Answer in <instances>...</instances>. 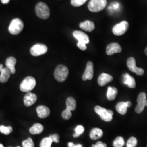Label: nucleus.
<instances>
[{"label":"nucleus","mask_w":147,"mask_h":147,"mask_svg":"<svg viewBox=\"0 0 147 147\" xmlns=\"http://www.w3.org/2000/svg\"><path fill=\"white\" fill-rule=\"evenodd\" d=\"M118 94V90L115 87H109L107 92V98L110 101L115 100Z\"/></svg>","instance_id":"nucleus-23"},{"label":"nucleus","mask_w":147,"mask_h":147,"mask_svg":"<svg viewBox=\"0 0 147 147\" xmlns=\"http://www.w3.org/2000/svg\"><path fill=\"white\" fill-rule=\"evenodd\" d=\"M49 137L52 139L53 142L55 143H59V136L58 134H53Z\"/></svg>","instance_id":"nucleus-34"},{"label":"nucleus","mask_w":147,"mask_h":147,"mask_svg":"<svg viewBox=\"0 0 147 147\" xmlns=\"http://www.w3.org/2000/svg\"><path fill=\"white\" fill-rule=\"evenodd\" d=\"M37 115L40 118H45L50 115V110L45 106L40 105L38 106L36 109Z\"/></svg>","instance_id":"nucleus-15"},{"label":"nucleus","mask_w":147,"mask_h":147,"mask_svg":"<svg viewBox=\"0 0 147 147\" xmlns=\"http://www.w3.org/2000/svg\"><path fill=\"white\" fill-rule=\"evenodd\" d=\"M113 80V77L107 74L102 73L98 78V84L100 86H104Z\"/></svg>","instance_id":"nucleus-16"},{"label":"nucleus","mask_w":147,"mask_h":147,"mask_svg":"<svg viewBox=\"0 0 147 147\" xmlns=\"http://www.w3.org/2000/svg\"><path fill=\"white\" fill-rule=\"evenodd\" d=\"M147 100V96L145 93H141L137 97V105L135 107V112L137 113H141L144 110L146 106V102Z\"/></svg>","instance_id":"nucleus-9"},{"label":"nucleus","mask_w":147,"mask_h":147,"mask_svg":"<svg viewBox=\"0 0 147 147\" xmlns=\"http://www.w3.org/2000/svg\"><path fill=\"white\" fill-rule=\"evenodd\" d=\"M84 127L82 125H78L76 126L75 129V132L78 134L79 135L82 134L84 132Z\"/></svg>","instance_id":"nucleus-33"},{"label":"nucleus","mask_w":147,"mask_h":147,"mask_svg":"<svg viewBox=\"0 0 147 147\" xmlns=\"http://www.w3.org/2000/svg\"><path fill=\"white\" fill-rule=\"evenodd\" d=\"M127 108L126 102H120L116 105V110L122 115H124L126 113Z\"/></svg>","instance_id":"nucleus-24"},{"label":"nucleus","mask_w":147,"mask_h":147,"mask_svg":"<svg viewBox=\"0 0 147 147\" xmlns=\"http://www.w3.org/2000/svg\"><path fill=\"white\" fill-rule=\"evenodd\" d=\"M127 66L129 69L133 73L136 74L138 75H142L144 73V70L142 68H137L136 65V61L134 57H130L127 61Z\"/></svg>","instance_id":"nucleus-10"},{"label":"nucleus","mask_w":147,"mask_h":147,"mask_svg":"<svg viewBox=\"0 0 147 147\" xmlns=\"http://www.w3.org/2000/svg\"><path fill=\"white\" fill-rule=\"evenodd\" d=\"M0 82L1 83H5L8 81L11 76V73L9 69L3 68L0 71Z\"/></svg>","instance_id":"nucleus-20"},{"label":"nucleus","mask_w":147,"mask_h":147,"mask_svg":"<svg viewBox=\"0 0 147 147\" xmlns=\"http://www.w3.org/2000/svg\"><path fill=\"white\" fill-rule=\"evenodd\" d=\"M87 0H71V4L74 7H80L84 4Z\"/></svg>","instance_id":"nucleus-32"},{"label":"nucleus","mask_w":147,"mask_h":147,"mask_svg":"<svg viewBox=\"0 0 147 147\" xmlns=\"http://www.w3.org/2000/svg\"><path fill=\"white\" fill-rule=\"evenodd\" d=\"M126 103H127V105L128 107H130L131 106L132 103L131 101H127Z\"/></svg>","instance_id":"nucleus-38"},{"label":"nucleus","mask_w":147,"mask_h":147,"mask_svg":"<svg viewBox=\"0 0 147 147\" xmlns=\"http://www.w3.org/2000/svg\"><path fill=\"white\" fill-rule=\"evenodd\" d=\"M22 147H34V143L31 138L29 137L22 141Z\"/></svg>","instance_id":"nucleus-29"},{"label":"nucleus","mask_w":147,"mask_h":147,"mask_svg":"<svg viewBox=\"0 0 147 147\" xmlns=\"http://www.w3.org/2000/svg\"><path fill=\"white\" fill-rule=\"evenodd\" d=\"M144 53H146V55H147V47H146V49H145V50H144Z\"/></svg>","instance_id":"nucleus-44"},{"label":"nucleus","mask_w":147,"mask_h":147,"mask_svg":"<svg viewBox=\"0 0 147 147\" xmlns=\"http://www.w3.org/2000/svg\"><path fill=\"white\" fill-rule=\"evenodd\" d=\"M24 28V23L19 18H16L11 21L8 28L9 33L13 35H17L19 34Z\"/></svg>","instance_id":"nucleus-5"},{"label":"nucleus","mask_w":147,"mask_h":147,"mask_svg":"<svg viewBox=\"0 0 147 147\" xmlns=\"http://www.w3.org/2000/svg\"><path fill=\"white\" fill-rule=\"evenodd\" d=\"M44 130V126L42 124L40 123L34 124L30 129H29V131L33 135H37L41 134Z\"/></svg>","instance_id":"nucleus-22"},{"label":"nucleus","mask_w":147,"mask_h":147,"mask_svg":"<svg viewBox=\"0 0 147 147\" xmlns=\"http://www.w3.org/2000/svg\"><path fill=\"white\" fill-rule=\"evenodd\" d=\"M93 75H94L93 63L90 61L87 64L86 68L84 73L82 76V80L84 81L91 80V79H93Z\"/></svg>","instance_id":"nucleus-11"},{"label":"nucleus","mask_w":147,"mask_h":147,"mask_svg":"<svg viewBox=\"0 0 147 147\" xmlns=\"http://www.w3.org/2000/svg\"><path fill=\"white\" fill-rule=\"evenodd\" d=\"M72 116V113L71 111L69 110L68 109L63 111L62 113V117L65 120H69L71 118Z\"/></svg>","instance_id":"nucleus-31"},{"label":"nucleus","mask_w":147,"mask_h":147,"mask_svg":"<svg viewBox=\"0 0 147 147\" xmlns=\"http://www.w3.org/2000/svg\"><path fill=\"white\" fill-rule=\"evenodd\" d=\"M47 51V47L42 44H37L30 49V53L33 56H39L46 53Z\"/></svg>","instance_id":"nucleus-8"},{"label":"nucleus","mask_w":147,"mask_h":147,"mask_svg":"<svg viewBox=\"0 0 147 147\" xmlns=\"http://www.w3.org/2000/svg\"><path fill=\"white\" fill-rule=\"evenodd\" d=\"M68 74V68L64 65L60 64L55 69L54 76L57 81L62 82L67 79Z\"/></svg>","instance_id":"nucleus-1"},{"label":"nucleus","mask_w":147,"mask_h":147,"mask_svg":"<svg viewBox=\"0 0 147 147\" xmlns=\"http://www.w3.org/2000/svg\"><path fill=\"white\" fill-rule=\"evenodd\" d=\"M146 106H147V100H146Z\"/></svg>","instance_id":"nucleus-46"},{"label":"nucleus","mask_w":147,"mask_h":147,"mask_svg":"<svg viewBox=\"0 0 147 147\" xmlns=\"http://www.w3.org/2000/svg\"><path fill=\"white\" fill-rule=\"evenodd\" d=\"M77 46L81 50H86L87 49L86 44L83 42H78L77 44Z\"/></svg>","instance_id":"nucleus-35"},{"label":"nucleus","mask_w":147,"mask_h":147,"mask_svg":"<svg viewBox=\"0 0 147 147\" xmlns=\"http://www.w3.org/2000/svg\"><path fill=\"white\" fill-rule=\"evenodd\" d=\"M53 141L50 137H45L43 138L40 143V147H51Z\"/></svg>","instance_id":"nucleus-27"},{"label":"nucleus","mask_w":147,"mask_h":147,"mask_svg":"<svg viewBox=\"0 0 147 147\" xmlns=\"http://www.w3.org/2000/svg\"><path fill=\"white\" fill-rule=\"evenodd\" d=\"M0 147H5L3 146V145L2 144H1V143H0Z\"/></svg>","instance_id":"nucleus-45"},{"label":"nucleus","mask_w":147,"mask_h":147,"mask_svg":"<svg viewBox=\"0 0 147 147\" xmlns=\"http://www.w3.org/2000/svg\"><path fill=\"white\" fill-rule=\"evenodd\" d=\"M80 27L86 31H93L95 29L94 24L92 21L86 20L81 22L79 25Z\"/></svg>","instance_id":"nucleus-19"},{"label":"nucleus","mask_w":147,"mask_h":147,"mask_svg":"<svg viewBox=\"0 0 147 147\" xmlns=\"http://www.w3.org/2000/svg\"><path fill=\"white\" fill-rule=\"evenodd\" d=\"M3 68V65L2 64H0V71Z\"/></svg>","instance_id":"nucleus-43"},{"label":"nucleus","mask_w":147,"mask_h":147,"mask_svg":"<svg viewBox=\"0 0 147 147\" xmlns=\"http://www.w3.org/2000/svg\"><path fill=\"white\" fill-rule=\"evenodd\" d=\"M37 100V95L31 92H28L24 96V103L27 107H30L36 103Z\"/></svg>","instance_id":"nucleus-13"},{"label":"nucleus","mask_w":147,"mask_h":147,"mask_svg":"<svg viewBox=\"0 0 147 147\" xmlns=\"http://www.w3.org/2000/svg\"><path fill=\"white\" fill-rule=\"evenodd\" d=\"M94 110L95 112L100 116L102 120L107 122H109L112 120L113 116L109 112L108 110L100 106H96L95 107Z\"/></svg>","instance_id":"nucleus-7"},{"label":"nucleus","mask_w":147,"mask_h":147,"mask_svg":"<svg viewBox=\"0 0 147 147\" xmlns=\"http://www.w3.org/2000/svg\"><path fill=\"white\" fill-rule=\"evenodd\" d=\"M1 1L3 4H7L9 2L10 0H1Z\"/></svg>","instance_id":"nucleus-37"},{"label":"nucleus","mask_w":147,"mask_h":147,"mask_svg":"<svg viewBox=\"0 0 147 147\" xmlns=\"http://www.w3.org/2000/svg\"><path fill=\"white\" fill-rule=\"evenodd\" d=\"M121 47L118 43L112 42L109 44L106 47V53L107 55H112L114 53H121Z\"/></svg>","instance_id":"nucleus-12"},{"label":"nucleus","mask_w":147,"mask_h":147,"mask_svg":"<svg viewBox=\"0 0 147 147\" xmlns=\"http://www.w3.org/2000/svg\"><path fill=\"white\" fill-rule=\"evenodd\" d=\"M13 131V128L11 126H5L4 125H0V132L5 134V135H8L10 134Z\"/></svg>","instance_id":"nucleus-28"},{"label":"nucleus","mask_w":147,"mask_h":147,"mask_svg":"<svg viewBox=\"0 0 147 147\" xmlns=\"http://www.w3.org/2000/svg\"><path fill=\"white\" fill-rule=\"evenodd\" d=\"M103 135V131L99 128H94L93 129L89 134V136L91 139L96 140H98L102 137Z\"/></svg>","instance_id":"nucleus-21"},{"label":"nucleus","mask_w":147,"mask_h":147,"mask_svg":"<svg viewBox=\"0 0 147 147\" xmlns=\"http://www.w3.org/2000/svg\"><path fill=\"white\" fill-rule=\"evenodd\" d=\"M109 111V112L110 113L111 115H112V116H113V111H112L110 110H108Z\"/></svg>","instance_id":"nucleus-42"},{"label":"nucleus","mask_w":147,"mask_h":147,"mask_svg":"<svg viewBox=\"0 0 147 147\" xmlns=\"http://www.w3.org/2000/svg\"><path fill=\"white\" fill-rule=\"evenodd\" d=\"M123 83L127 85L129 88H134L136 87L135 79L129 74H125L123 75Z\"/></svg>","instance_id":"nucleus-17"},{"label":"nucleus","mask_w":147,"mask_h":147,"mask_svg":"<svg viewBox=\"0 0 147 147\" xmlns=\"http://www.w3.org/2000/svg\"><path fill=\"white\" fill-rule=\"evenodd\" d=\"M16 63V59L14 57H9L7 58L5 61V66L9 69L11 74H14L16 73L15 65Z\"/></svg>","instance_id":"nucleus-18"},{"label":"nucleus","mask_w":147,"mask_h":147,"mask_svg":"<svg viewBox=\"0 0 147 147\" xmlns=\"http://www.w3.org/2000/svg\"><path fill=\"white\" fill-rule=\"evenodd\" d=\"M75 144L73 142H69L68 143V147H73Z\"/></svg>","instance_id":"nucleus-39"},{"label":"nucleus","mask_w":147,"mask_h":147,"mask_svg":"<svg viewBox=\"0 0 147 147\" xmlns=\"http://www.w3.org/2000/svg\"><path fill=\"white\" fill-rule=\"evenodd\" d=\"M73 36L78 40V42H83L86 44L89 42V37L83 32L75 31L73 32Z\"/></svg>","instance_id":"nucleus-14"},{"label":"nucleus","mask_w":147,"mask_h":147,"mask_svg":"<svg viewBox=\"0 0 147 147\" xmlns=\"http://www.w3.org/2000/svg\"><path fill=\"white\" fill-rule=\"evenodd\" d=\"M73 147H83L82 144H76V145H74Z\"/></svg>","instance_id":"nucleus-40"},{"label":"nucleus","mask_w":147,"mask_h":147,"mask_svg":"<svg viewBox=\"0 0 147 147\" xmlns=\"http://www.w3.org/2000/svg\"><path fill=\"white\" fill-rule=\"evenodd\" d=\"M35 11L37 16L42 19H47L50 14L49 7L43 2H39L36 6Z\"/></svg>","instance_id":"nucleus-3"},{"label":"nucleus","mask_w":147,"mask_h":147,"mask_svg":"<svg viewBox=\"0 0 147 147\" xmlns=\"http://www.w3.org/2000/svg\"><path fill=\"white\" fill-rule=\"evenodd\" d=\"M124 144V139L122 137H117L113 142V146L114 147H123Z\"/></svg>","instance_id":"nucleus-26"},{"label":"nucleus","mask_w":147,"mask_h":147,"mask_svg":"<svg viewBox=\"0 0 147 147\" xmlns=\"http://www.w3.org/2000/svg\"><path fill=\"white\" fill-rule=\"evenodd\" d=\"M36 85V81L32 76H27L24 79L20 85V89L22 92H30Z\"/></svg>","instance_id":"nucleus-2"},{"label":"nucleus","mask_w":147,"mask_h":147,"mask_svg":"<svg viewBox=\"0 0 147 147\" xmlns=\"http://www.w3.org/2000/svg\"><path fill=\"white\" fill-rule=\"evenodd\" d=\"M66 105L67 109L69 110L74 111L75 110L76 107V100L73 97H69L66 100Z\"/></svg>","instance_id":"nucleus-25"},{"label":"nucleus","mask_w":147,"mask_h":147,"mask_svg":"<svg viewBox=\"0 0 147 147\" xmlns=\"http://www.w3.org/2000/svg\"><path fill=\"white\" fill-rule=\"evenodd\" d=\"M107 4V0H90L88 5L89 11L98 13L103 10Z\"/></svg>","instance_id":"nucleus-4"},{"label":"nucleus","mask_w":147,"mask_h":147,"mask_svg":"<svg viewBox=\"0 0 147 147\" xmlns=\"http://www.w3.org/2000/svg\"><path fill=\"white\" fill-rule=\"evenodd\" d=\"M137 144V140L134 137H130L126 143V147H136Z\"/></svg>","instance_id":"nucleus-30"},{"label":"nucleus","mask_w":147,"mask_h":147,"mask_svg":"<svg viewBox=\"0 0 147 147\" xmlns=\"http://www.w3.org/2000/svg\"><path fill=\"white\" fill-rule=\"evenodd\" d=\"M73 136L74 137H78L80 136V135H78V134H76V133L75 132V133L74 134Z\"/></svg>","instance_id":"nucleus-41"},{"label":"nucleus","mask_w":147,"mask_h":147,"mask_svg":"<svg viewBox=\"0 0 147 147\" xmlns=\"http://www.w3.org/2000/svg\"><path fill=\"white\" fill-rule=\"evenodd\" d=\"M20 147V146H17V147Z\"/></svg>","instance_id":"nucleus-47"},{"label":"nucleus","mask_w":147,"mask_h":147,"mask_svg":"<svg viewBox=\"0 0 147 147\" xmlns=\"http://www.w3.org/2000/svg\"><path fill=\"white\" fill-rule=\"evenodd\" d=\"M92 147H107V146L105 143L99 141L96 143V144L92 145Z\"/></svg>","instance_id":"nucleus-36"},{"label":"nucleus","mask_w":147,"mask_h":147,"mask_svg":"<svg viewBox=\"0 0 147 147\" xmlns=\"http://www.w3.org/2000/svg\"><path fill=\"white\" fill-rule=\"evenodd\" d=\"M129 28V23L126 21H123L114 26L112 32L116 36H121L124 34Z\"/></svg>","instance_id":"nucleus-6"}]
</instances>
